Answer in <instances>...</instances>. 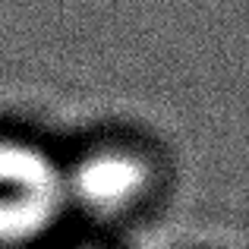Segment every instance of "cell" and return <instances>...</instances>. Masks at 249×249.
Masks as SVG:
<instances>
[{"mask_svg": "<svg viewBox=\"0 0 249 249\" xmlns=\"http://www.w3.org/2000/svg\"><path fill=\"white\" fill-rule=\"evenodd\" d=\"M148 167L139 155L126 148H95L67 174L70 202L82 205L85 212L114 218L123 214L145 196Z\"/></svg>", "mask_w": 249, "mask_h": 249, "instance_id": "cell-2", "label": "cell"}, {"mask_svg": "<svg viewBox=\"0 0 249 249\" xmlns=\"http://www.w3.org/2000/svg\"><path fill=\"white\" fill-rule=\"evenodd\" d=\"M67 202V170L35 142L0 136V249L48 237Z\"/></svg>", "mask_w": 249, "mask_h": 249, "instance_id": "cell-1", "label": "cell"}]
</instances>
